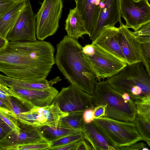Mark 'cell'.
<instances>
[{"instance_id": "obj_1", "label": "cell", "mask_w": 150, "mask_h": 150, "mask_svg": "<svg viewBox=\"0 0 150 150\" xmlns=\"http://www.w3.org/2000/svg\"><path fill=\"white\" fill-rule=\"evenodd\" d=\"M53 46L44 40L8 42L0 51V71L31 81L46 79L55 64Z\"/></svg>"}, {"instance_id": "obj_2", "label": "cell", "mask_w": 150, "mask_h": 150, "mask_svg": "<svg viewBox=\"0 0 150 150\" xmlns=\"http://www.w3.org/2000/svg\"><path fill=\"white\" fill-rule=\"evenodd\" d=\"M82 47L78 40L64 36L57 45L55 64L71 84L92 95L96 76L82 52Z\"/></svg>"}, {"instance_id": "obj_3", "label": "cell", "mask_w": 150, "mask_h": 150, "mask_svg": "<svg viewBox=\"0 0 150 150\" xmlns=\"http://www.w3.org/2000/svg\"><path fill=\"white\" fill-rule=\"evenodd\" d=\"M92 102L95 107L104 105L105 117L117 120L134 122L136 111L133 101L125 100L122 93L115 90L105 81L95 82Z\"/></svg>"}, {"instance_id": "obj_4", "label": "cell", "mask_w": 150, "mask_h": 150, "mask_svg": "<svg viewBox=\"0 0 150 150\" xmlns=\"http://www.w3.org/2000/svg\"><path fill=\"white\" fill-rule=\"evenodd\" d=\"M105 81L117 91L128 94L133 101L150 96V75L142 62L127 65Z\"/></svg>"}, {"instance_id": "obj_5", "label": "cell", "mask_w": 150, "mask_h": 150, "mask_svg": "<svg viewBox=\"0 0 150 150\" xmlns=\"http://www.w3.org/2000/svg\"><path fill=\"white\" fill-rule=\"evenodd\" d=\"M92 122L115 150L143 141L134 122L121 121L105 117L95 119Z\"/></svg>"}, {"instance_id": "obj_6", "label": "cell", "mask_w": 150, "mask_h": 150, "mask_svg": "<svg viewBox=\"0 0 150 150\" xmlns=\"http://www.w3.org/2000/svg\"><path fill=\"white\" fill-rule=\"evenodd\" d=\"M63 7L62 0H44L36 15V36L44 40L54 35L59 27Z\"/></svg>"}, {"instance_id": "obj_7", "label": "cell", "mask_w": 150, "mask_h": 150, "mask_svg": "<svg viewBox=\"0 0 150 150\" xmlns=\"http://www.w3.org/2000/svg\"><path fill=\"white\" fill-rule=\"evenodd\" d=\"M52 103L57 104L62 111L68 113L83 112L95 107L91 95L71 84L62 88Z\"/></svg>"}, {"instance_id": "obj_8", "label": "cell", "mask_w": 150, "mask_h": 150, "mask_svg": "<svg viewBox=\"0 0 150 150\" xmlns=\"http://www.w3.org/2000/svg\"><path fill=\"white\" fill-rule=\"evenodd\" d=\"M68 113L62 111L57 104L52 103L44 107H34L17 117L20 122L25 124L38 127H57L61 125L62 118Z\"/></svg>"}, {"instance_id": "obj_9", "label": "cell", "mask_w": 150, "mask_h": 150, "mask_svg": "<svg viewBox=\"0 0 150 150\" xmlns=\"http://www.w3.org/2000/svg\"><path fill=\"white\" fill-rule=\"evenodd\" d=\"M94 53L84 55L93 69L98 81L115 75L128 64L118 58L96 45Z\"/></svg>"}, {"instance_id": "obj_10", "label": "cell", "mask_w": 150, "mask_h": 150, "mask_svg": "<svg viewBox=\"0 0 150 150\" xmlns=\"http://www.w3.org/2000/svg\"><path fill=\"white\" fill-rule=\"evenodd\" d=\"M149 0H119L121 17L124 19L125 26L136 31L150 23Z\"/></svg>"}, {"instance_id": "obj_11", "label": "cell", "mask_w": 150, "mask_h": 150, "mask_svg": "<svg viewBox=\"0 0 150 150\" xmlns=\"http://www.w3.org/2000/svg\"><path fill=\"white\" fill-rule=\"evenodd\" d=\"M36 15L33 11L29 0H26L6 38L8 42L36 40Z\"/></svg>"}, {"instance_id": "obj_12", "label": "cell", "mask_w": 150, "mask_h": 150, "mask_svg": "<svg viewBox=\"0 0 150 150\" xmlns=\"http://www.w3.org/2000/svg\"><path fill=\"white\" fill-rule=\"evenodd\" d=\"M120 26L117 34V40L128 65L142 62V51L140 43L132 31L122 22L119 21Z\"/></svg>"}, {"instance_id": "obj_13", "label": "cell", "mask_w": 150, "mask_h": 150, "mask_svg": "<svg viewBox=\"0 0 150 150\" xmlns=\"http://www.w3.org/2000/svg\"><path fill=\"white\" fill-rule=\"evenodd\" d=\"M100 10L95 29L89 39L93 41L104 28L115 26L121 20L119 0H101Z\"/></svg>"}, {"instance_id": "obj_14", "label": "cell", "mask_w": 150, "mask_h": 150, "mask_svg": "<svg viewBox=\"0 0 150 150\" xmlns=\"http://www.w3.org/2000/svg\"><path fill=\"white\" fill-rule=\"evenodd\" d=\"M20 132L17 134L14 132L0 142V148L5 150L13 145L35 143L44 139L40 127L22 123L19 121Z\"/></svg>"}, {"instance_id": "obj_15", "label": "cell", "mask_w": 150, "mask_h": 150, "mask_svg": "<svg viewBox=\"0 0 150 150\" xmlns=\"http://www.w3.org/2000/svg\"><path fill=\"white\" fill-rule=\"evenodd\" d=\"M74 0L75 7L89 37L93 33L98 19L101 0Z\"/></svg>"}, {"instance_id": "obj_16", "label": "cell", "mask_w": 150, "mask_h": 150, "mask_svg": "<svg viewBox=\"0 0 150 150\" xmlns=\"http://www.w3.org/2000/svg\"><path fill=\"white\" fill-rule=\"evenodd\" d=\"M10 88L33 107H42L51 104L59 93L58 90L53 87L43 90L18 87Z\"/></svg>"}, {"instance_id": "obj_17", "label": "cell", "mask_w": 150, "mask_h": 150, "mask_svg": "<svg viewBox=\"0 0 150 150\" xmlns=\"http://www.w3.org/2000/svg\"><path fill=\"white\" fill-rule=\"evenodd\" d=\"M118 32L115 26L104 28L92 44L126 62L117 42Z\"/></svg>"}, {"instance_id": "obj_18", "label": "cell", "mask_w": 150, "mask_h": 150, "mask_svg": "<svg viewBox=\"0 0 150 150\" xmlns=\"http://www.w3.org/2000/svg\"><path fill=\"white\" fill-rule=\"evenodd\" d=\"M61 80L60 77L56 76L49 81L45 79L39 81H31L13 78L0 74V83L9 88L18 87L43 90L52 87L54 84Z\"/></svg>"}, {"instance_id": "obj_19", "label": "cell", "mask_w": 150, "mask_h": 150, "mask_svg": "<svg viewBox=\"0 0 150 150\" xmlns=\"http://www.w3.org/2000/svg\"><path fill=\"white\" fill-rule=\"evenodd\" d=\"M81 132L84 138L89 142L93 150H115L92 122L86 124L83 121Z\"/></svg>"}, {"instance_id": "obj_20", "label": "cell", "mask_w": 150, "mask_h": 150, "mask_svg": "<svg viewBox=\"0 0 150 150\" xmlns=\"http://www.w3.org/2000/svg\"><path fill=\"white\" fill-rule=\"evenodd\" d=\"M65 29L70 38L76 40L88 34L76 7L70 9L65 20Z\"/></svg>"}, {"instance_id": "obj_21", "label": "cell", "mask_w": 150, "mask_h": 150, "mask_svg": "<svg viewBox=\"0 0 150 150\" xmlns=\"http://www.w3.org/2000/svg\"><path fill=\"white\" fill-rule=\"evenodd\" d=\"M26 1H19L0 18V35L6 38L7 34L15 24Z\"/></svg>"}, {"instance_id": "obj_22", "label": "cell", "mask_w": 150, "mask_h": 150, "mask_svg": "<svg viewBox=\"0 0 150 150\" xmlns=\"http://www.w3.org/2000/svg\"><path fill=\"white\" fill-rule=\"evenodd\" d=\"M61 124L57 127H51L47 126L40 127L41 132L43 138L51 142L80 132L75 130L68 126Z\"/></svg>"}, {"instance_id": "obj_23", "label": "cell", "mask_w": 150, "mask_h": 150, "mask_svg": "<svg viewBox=\"0 0 150 150\" xmlns=\"http://www.w3.org/2000/svg\"><path fill=\"white\" fill-rule=\"evenodd\" d=\"M10 89L8 106L10 110L15 115L17 116L21 113L27 112L34 107L10 88Z\"/></svg>"}, {"instance_id": "obj_24", "label": "cell", "mask_w": 150, "mask_h": 150, "mask_svg": "<svg viewBox=\"0 0 150 150\" xmlns=\"http://www.w3.org/2000/svg\"><path fill=\"white\" fill-rule=\"evenodd\" d=\"M83 112H75L69 113L67 115L62 118L61 124L68 126L78 131L81 132Z\"/></svg>"}, {"instance_id": "obj_25", "label": "cell", "mask_w": 150, "mask_h": 150, "mask_svg": "<svg viewBox=\"0 0 150 150\" xmlns=\"http://www.w3.org/2000/svg\"><path fill=\"white\" fill-rule=\"evenodd\" d=\"M134 122L137 129L143 141L150 147V121H148L136 113Z\"/></svg>"}, {"instance_id": "obj_26", "label": "cell", "mask_w": 150, "mask_h": 150, "mask_svg": "<svg viewBox=\"0 0 150 150\" xmlns=\"http://www.w3.org/2000/svg\"><path fill=\"white\" fill-rule=\"evenodd\" d=\"M0 117L16 134L19 133L20 129L17 115L6 109L0 107Z\"/></svg>"}, {"instance_id": "obj_27", "label": "cell", "mask_w": 150, "mask_h": 150, "mask_svg": "<svg viewBox=\"0 0 150 150\" xmlns=\"http://www.w3.org/2000/svg\"><path fill=\"white\" fill-rule=\"evenodd\" d=\"M137 113L150 121V96L144 97L134 101Z\"/></svg>"}, {"instance_id": "obj_28", "label": "cell", "mask_w": 150, "mask_h": 150, "mask_svg": "<svg viewBox=\"0 0 150 150\" xmlns=\"http://www.w3.org/2000/svg\"><path fill=\"white\" fill-rule=\"evenodd\" d=\"M51 146V143L45 139L35 143L13 145L8 147L6 150H49Z\"/></svg>"}, {"instance_id": "obj_29", "label": "cell", "mask_w": 150, "mask_h": 150, "mask_svg": "<svg viewBox=\"0 0 150 150\" xmlns=\"http://www.w3.org/2000/svg\"><path fill=\"white\" fill-rule=\"evenodd\" d=\"M83 138L82 132H78L51 142L50 147L49 150H52L55 147L78 141Z\"/></svg>"}, {"instance_id": "obj_30", "label": "cell", "mask_w": 150, "mask_h": 150, "mask_svg": "<svg viewBox=\"0 0 150 150\" xmlns=\"http://www.w3.org/2000/svg\"><path fill=\"white\" fill-rule=\"evenodd\" d=\"M140 43L142 51V62L150 75V41Z\"/></svg>"}, {"instance_id": "obj_31", "label": "cell", "mask_w": 150, "mask_h": 150, "mask_svg": "<svg viewBox=\"0 0 150 150\" xmlns=\"http://www.w3.org/2000/svg\"><path fill=\"white\" fill-rule=\"evenodd\" d=\"M132 32L140 42H150V23L144 25L137 31Z\"/></svg>"}, {"instance_id": "obj_32", "label": "cell", "mask_w": 150, "mask_h": 150, "mask_svg": "<svg viewBox=\"0 0 150 150\" xmlns=\"http://www.w3.org/2000/svg\"><path fill=\"white\" fill-rule=\"evenodd\" d=\"M18 0H0V18L19 1Z\"/></svg>"}, {"instance_id": "obj_33", "label": "cell", "mask_w": 150, "mask_h": 150, "mask_svg": "<svg viewBox=\"0 0 150 150\" xmlns=\"http://www.w3.org/2000/svg\"><path fill=\"white\" fill-rule=\"evenodd\" d=\"M14 132L0 117V142Z\"/></svg>"}, {"instance_id": "obj_34", "label": "cell", "mask_w": 150, "mask_h": 150, "mask_svg": "<svg viewBox=\"0 0 150 150\" xmlns=\"http://www.w3.org/2000/svg\"><path fill=\"white\" fill-rule=\"evenodd\" d=\"M118 150H150L146 147V144L143 142L134 143L130 146L120 147Z\"/></svg>"}, {"instance_id": "obj_35", "label": "cell", "mask_w": 150, "mask_h": 150, "mask_svg": "<svg viewBox=\"0 0 150 150\" xmlns=\"http://www.w3.org/2000/svg\"><path fill=\"white\" fill-rule=\"evenodd\" d=\"M10 91L9 88L0 83V98L7 106L8 103V96Z\"/></svg>"}, {"instance_id": "obj_36", "label": "cell", "mask_w": 150, "mask_h": 150, "mask_svg": "<svg viewBox=\"0 0 150 150\" xmlns=\"http://www.w3.org/2000/svg\"><path fill=\"white\" fill-rule=\"evenodd\" d=\"M94 109L91 108L85 110L83 112V121L86 124L90 123L95 119L94 116Z\"/></svg>"}, {"instance_id": "obj_37", "label": "cell", "mask_w": 150, "mask_h": 150, "mask_svg": "<svg viewBox=\"0 0 150 150\" xmlns=\"http://www.w3.org/2000/svg\"><path fill=\"white\" fill-rule=\"evenodd\" d=\"M76 150H93V149L89 142L83 138L78 142Z\"/></svg>"}, {"instance_id": "obj_38", "label": "cell", "mask_w": 150, "mask_h": 150, "mask_svg": "<svg viewBox=\"0 0 150 150\" xmlns=\"http://www.w3.org/2000/svg\"><path fill=\"white\" fill-rule=\"evenodd\" d=\"M93 112L95 119L104 117L105 113V107L102 105L95 106L94 108Z\"/></svg>"}, {"instance_id": "obj_39", "label": "cell", "mask_w": 150, "mask_h": 150, "mask_svg": "<svg viewBox=\"0 0 150 150\" xmlns=\"http://www.w3.org/2000/svg\"><path fill=\"white\" fill-rule=\"evenodd\" d=\"M79 141L55 147L52 149V150H76V149Z\"/></svg>"}, {"instance_id": "obj_40", "label": "cell", "mask_w": 150, "mask_h": 150, "mask_svg": "<svg viewBox=\"0 0 150 150\" xmlns=\"http://www.w3.org/2000/svg\"><path fill=\"white\" fill-rule=\"evenodd\" d=\"M8 42L6 38L0 35V51L6 46Z\"/></svg>"}, {"instance_id": "obj_41", "label": "cell", "mask_w": 150, "mask_h": 150, "mask_svg": "<svg viewBox=\"0 0 150 150\" xmlns=\"http://www.w3.org/2000/svg\"><path fill=\"white\" fill-rule=\"evenodd\" d=\"M0 107L9 110V108L7 105L0 98Z\"/></svg>"}, {"instance_id": "obj_42", "label": "cell", "mask_w": 150, "mask_h": 150, "mask_svg": "<svg viewBox=\"0 0 150 150\" xmlns=\"http://www.w3.org/2000/svg\"><path fill=\"white\" fill-rule=\"evenodd\" d=\"M0 150H1V149L0 148Z\"/></svg>"}, {"instance_id": "obj_43", "label": "cell", "mask_w": 150, "mask_h": 150, "mask_svg": "<svg viewBox=\"0 0 150 150\" xmlns=\"http://www.w3.org/2000/svg\"></svg>"}, {"instance_id": "obj_44", "label": "cell", "mask_w": 150, "mask_h": 150, "mask_svg": "<svg viewBox=\"0 0 150 150\" xmlns=\"http://www.w3.org/2000/svg\"><path fill=\"white\" fill-rule=\"evenodd\" d=\"M149 0V1H150V0Z\"/></svg>"}]
</instances>
